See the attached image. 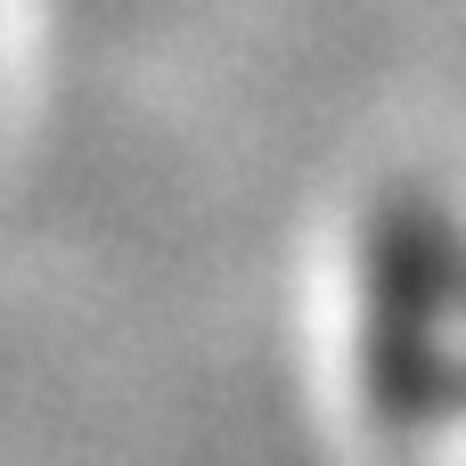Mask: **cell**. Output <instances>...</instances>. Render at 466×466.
<instances>
[{"instance_id":"6da1fadb","label":"cell","mask_w":466,"mask_h":466,"mask_svg":"<svg viewBox=\"0 0 466 466\" xmlns=\"http://www.w3.org/2000/svg\"><path fill=\"white\" fill-rule=\"evenodd\" d=\"M466 303V254L451 213L426 197H401L369 229L360 262V385L385 410V426H426L442 401H459V352L451 311Z\"/></svg>"},{"instance_id":"7a4b0ae2","label":"cell","mask_w":466,"mask_h":466,"mask_svg":"<svg viewBox=\"0 0 466 466\" xmlns=\"http://www.w3.org/2000/svg\"><path fill=\"white\" fill-rule=\"evenodd\" d=\"M451 393H459V401H466V360H459V385H451Z\"/></svg>"}]
</instances>
